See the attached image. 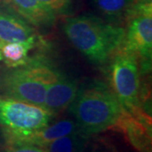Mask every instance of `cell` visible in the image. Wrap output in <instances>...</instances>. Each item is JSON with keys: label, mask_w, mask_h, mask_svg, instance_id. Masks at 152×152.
Instances as JSON below:
<instances>
[{"label": "cell", "mask_w": 152, "mask_h": 152, "mask_svg": "<svg viewBox=\"0 0 152 152\" xmlns=\"http://www.w3.org/2000/svg\"><path fill=\"white\" fill-rule=\"evenodd\" d=\"M71 44L95 64H104L122 45L125 29L91 15L68 18L64 26Z\"/></svg>", "instance_id": "obj_1"}, {"label": "cell", "mask_w": 152, "mask_h": 152, "mask_svg": "<svg viewBox=\"0 0 152 152\" xmlns=\"http://www.w3.org/2000/svg\"><path fill=\"white\" fill-rule=\"evenodd\" d=\"M38 37L34 26L12 12L0 9V47Z\"/></svg>", "instance_id": "obj_9"}, {"label": "cell", "mask_w": 152, "mask_h": 152, "mask_svg": "<svg viewBox=\"0 0 152 152\" xmlns=\"http://www.w3.org/2000/svg\"><path fill=\"white\" fill-rule=\"evenodd\" d=\"M134 4H147L152 3V0H133Z\"/></svg>", "instance_id": "obj_17"}, {"label": "cell", "mask_w": 152, "mask_h": 152, "mask_svg": "<svg viewBox=\"0 0 152 152\" xmlns=\"http://www.w3.org/2000/svg\"><path fill=\"white\" fill-rule=\"evenodd\" d=\"M53 114L43 107L0 96V125L4 135L26 134L48 126Z\"/></svg>", "instance_id": "obj_5"}, {"label": "cell", "mask_w": 152, "mask_h": 152, "mask_svg": "<svg viewBox=\"0 0 152 152\" xmlns=\"http://www.w3.org/2000/svg\"><path fill=\"white\" fill-rule=\"evenodd\" d=\"M37 42L38 37H34L25 42L4 44L0 47V61L10 69L26 65L31 63L29 53Z\"/></svg>", "instance_id": "obj_12"}, {"label": "cell", "mask_w": 152, "mask_h": 152, "mask_svg": "<svg viewBox=\"0 0 152 152\" xmlns=\"http://www.w3.org/2000/svg\"><path fill=\"white\" fill-rule=\"evenodd\" d=\"M89 136L81 131L64 136L47 147L48 152H80Z\"/></svg>", "instance_id": "obj_14"}, {"label": "cell", "mask_w": 152, "mask_h": 152, "mask_svg": "<svg viewBox=\"0 0 152 152\" xmlns=\"http://www.w3.org/2000/svg\"><path fill=\"white\" fill-rule=\"evenodd\" d=\"M151 121L124 111L113 129L122 131L129 142L140 152H151Z\"/></svg>", "instance_id": "obj_8"}, {"label": "cell", "mask_w": 152, "mask_h": 152, "mask_svg": "<svg viewBox=\"0 0 152 152\" xmlns=\"http://www.w3.org/2000/svg\"><path fill=\"white\" fill-rule=\"evenodd\" d=\"M5 152H48V150L33 145H7Z\"/></svg>", "instance_id": "obj_16"}, {"label": "cell", "mask_w": 152, "mask_h": 152, "mask_svg": "<svg viewBox=\"0 0 152 152\" xmlns=\"http://www.w3.org/2000/svg\"><path fill=\"white\" fill-rule=\"evenodd\" d=\"M108 77L112 91L126 112L140 107V68L138 56L120 46L109 58Z\"/></svg>", "instance_id": "obj_4"}, {"label": "cell", "mask_w": 152, "mask_h": 152, "mask_svg": "<svg viewBox=\"0 0 152 152\" xmlns=\"http://www.w3.org/2000/svg\"><path fill=\"white\" fill-rule=\"evenodd\" d=\"M98 11L107 21L118 26L126 23V18L134 5L133 0H93Z\"/></svg>", "instance_id": "obj_13"}, {"label": "cell", "mask_w": 152, "mask_h": 152, "mask_svg": "<svg viewBox=\"0 0 152 152\" xmlns=\"http://www.w3.org/2000/svg\"><path fill=\"white\" fill-rule=\"evenodd\" d=\"M78 83L61 76L48 89L43 107L56 115L70 107L79 92Z\"/></svg>", "instance_id": "obj_10"}, {"label": "cell", "mask_w": 152, "mask_h": 152, "mask_svg": "<svg viewBox=\"0 0 152 152\" xmlns=\"http://www.w3.org/2000/svg\"><path fill=\"white\" fill-rule=\"evenodd\" d=\"M127 31L122 48L134 53L139 59L151 62L152 51V3L134 4L129 12Z\"/></svg>", "instance_id": "obj_6"}, {"label": "cell", "mask_w": 152, "mask_h": 152, "mask_svg": "<svg viewBox=\"0 0 152 152\" xmlns=\"http://www.w3.org/2000/svg\"><path fill=\"white\" fill-rule=\"evenodd\" d=\"M78 131L80 130L75 121L63 119L32 133L21 135L5 136V139L7 145H33L47 148L56 140Z\"/></svg>", "instance_id": "obj_7"}, {"label": "cell", "mask_w": 152, "mask_h": 152, "mask_svg": "<svg viewBox=\"0 0 152 152\" xmlns=\"http://www.w3.org/2000/svg\"><path fill=\"white\" fill-rule=\"evenodd\" d=\"M18 15L34 27H48L56 17L45 10L38 0H4Z\"/></svg>", "instance_id": "obj_11"}, {"label": "cell", "mask_w": 152, "mask_h": 152, "mask_svg": "<svg viewBox=\"0 0 152 152\" xmlns=\"http://www.w3.org/2000/svg\"><path fill=\"white\" fill-rule=\"evenodd\" d=\"M60 77L44 63H29L9 71L3 78L2 88L6 96L43 107L48 89Z\"/></svg>", "instance_id": "obj_3"}, {"label": "cell", "mask_w": 152, "mask_h": 152, "mask_svg": "<svg viewBox=\"0 0 152 152\" xmlns=\"http://www.w3.org/2000/svg\"><path fill=\"white\" fill-rule=\"evenodd\" d=\"M79 129L90 136L113 129L124 109L103 84H94L79 92L70 105Z\"/></svg>", "instance_id": "obj_2"}, {"label": "cell", "mask_w": 152, "mask_h": 152, "mask_svg": "<svg viewBox=\"0 0 152 152\" xmlns=\"http://www.w3.org/2000/svg\"><path fill=\"white\" fill-rule=\"evenodd\" d=\"M41 4L53 16L66 15L72 6V0H38Z\"/></svg>", "instance_id": "obj_15"}]
</instances>
